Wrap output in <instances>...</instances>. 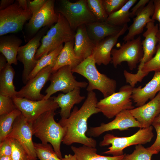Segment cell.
<instances>
[{"label":"cell","instance_id":"cell-1","mask_svg":"<svg viewBox=\"0 0 160 160\" xmlns=\"http://www.w3.org/2000/svg\"><path fill=\"white\" fill-rule=\"evenodd\" d=\"M98 102L95 93L93 91L88 92L86 99L79 109L75 107L68 118L60 119L59 123L64 130L62 141L63 144L69 145L77 143L96 147V141L87 137L86 133L88 119L93 115L100 112L97 107Z\"/></svg>","mask_w":160,"mask_h":160},{"label":"cell","instance_id":"cell-2","mask_svg":"<svg viewBox=\"0 0 160 160\" xmlns=\"http://www.w3.org/2000/svg\"><path fill=\"white\" fill-rule=\"evenodd\" d=\"M55 111L43 114L31 123V127L33 135L39 139L41 143L50 144L58 157L62 159L60 147L64 130L55 120Z\"/></svg>","mask_w":160,"mask_h":160},{"label":"cell","instance_id":"cell-3","mask_svg":"<svg viewBox=\"0 0 160 160\" xmlns=\"http://www.w3.org/2000/svg\"><path fill=\"white\" fill-rule=\"evenodd\" d=\"M94 57L92 54L84 60L72 70L83 76L88 80L87 90L88 92L97 90L104 97L115 92L117 87L116 81L100 73L97 70Z\"/></svg>","mask_w":160,"mask_h":160},{"label":"cell","instance_id":"cell-4","mask_svg":"<svg viewBox=\"0 0 160 160\" xmlns=\"http://www.w3.org/2000/svg\"><path fill=\"white\" fill-rule=\"evenodd\" d=\"M57 22L47 32L41 40L35 58L38 60L59 47L75 39L76 31L71 27L68 22L61 14L58 13Z\"/></svg>","mask_w":160,"mask_h":160},{"label":"cell","instance_id":"cell-5","mask_svg":"<svg viewBox=\"0 0 160 160\" xmlns=\"http://www.w3.org/2000/svg\"><path fill=\"white\" fill-rule=\"evenodd\" d=\"M55 10L63 15L75 31L80 26L97 21L89 10L87 0H79L72 2L68 0L55 1Z\"/></svg>","mask_w":160,"mask_h":160},{"label":"cell","instance_id":"cell-6","mask_svg":"<svg viewBox=\"0 0 160 160\" xmlns=\"http://www.w3.org/2000/svg\"><path fill=\"white\" fill-rule=\"evenodd\" d=\"M153 127L141 128L136 133L127 137H117L110 134H107L100 143V146L111 145L108 150L103 153L113 156L123 155V150L134 145H142L150 142L154 136Z\"/></svg>","mask_w":160,"mask_h":160},{"label":"cell","instance_id":"cell-7","mask_svg":"<svg viewBox=\"0 0 160 160\" xmlns=\"http://www.w3.org/2000/svg\"><path fill=\"white\" fill-rule=\"evenodd\" d=\"M133 88L129 84L122 86L119 92L100 100L97 103V107L108 119L116 116L124 111L134 108L131 97Z\"/></svg>","mask_w":160,"mask_h":160},{"label":"cell","instance_id":"cell-8","mask_svg":"<svg viewBox=\"0 0 160 160\" xmlns=\"http://www.w3.org/2000/svg\"><path fill=\"white\" fill-rule=\"evenodd\" d=\"M32 15L31 10L20 7L17 0L7 8L0 10V36L20 31Z\"/></svg>","mask_w":160,"mask_h":160},{"label":"cell","instance_id":"cell-9","mask_svg":"<svg viewBox=\"0 0 160 160\" xmlns=\"http://www.w3.org/2000/svg\"><path fill=\"white\" fill-rule=\"evenodd\" d=\"M140 36L123 43L118 49H113L111 51L112 63L115 68L122 62H127L129 69L135 68L140 62L143 53Z\"/></svg>","mask_w":160,"mask_h":160},{"label":"cell","instance_id":"cell-10","mask_svg":"<svg viewBox=\"0 0 160 160\" xmlns=\"http://www.w3.org/2000/svg\"><path fill=\"white\" fill-rule=\"evenodd\" d=\"M70 67L67 65L52 73L49 79L50 84L45 90L46 94L43 99H48L52 95L58 91L66 93L77 88L87 87V83L77 81Z\"/></svg>","mask_w":160,"mask_h":160},{"label":"cell","instance_id":"cell-11","mask_svg":"<svg viewBox=\"0 0 160 160\" xmlns=\"http://www.w3.org/2000/svg\"><path fill=\"white\" fill-rule=\"evenodd\" d=\"M48 28H42L26 44L20 47L19 49L17 59L23 65L22 78L25 84L28 81V77L38 62V60L35 58V55L41 45V38L47 33Z\"/></svg>","mask_w":160,"mask_h":160},{"label":"cell","instance_id":"cell-12","mask_svg":"<svg viewBox=\"0 0 160 160\" xmlns=\"http://www.w3.org/2000/svg\"><path fill=\"white\" fill-rule=\"evenodd\" d=\"M17 108L30 123L44 113L55 111L59 107L52 98L47 100L33 101L24 98L15 97L12 98Z\"/></svg>","mask_w":160,"mask_h":160},{"label":"cell","instance_id":"cell-13","mask_svg":"<svg viewBox=\"0 0 160 160\" xmlns=\"http://www.w3.org/2000/svg\"><path fill=\"white\" fill-rule=\"evenodd\" d=\"M33 135L31 124L21 113L15 120L12 131L7 137L17 140L25 148L31 159L36 160Z\"/></svg>","mask_w":160,"mask_h":160},{"label":"cell","instance_id":"cell-14","mask_svg":"<svg viewBox=\"0 0 160 160\" xmlns=\"http://www.w3.org/2000/svg\"><path fill=\"white\" fill-rule=\"evenodd\" d=\"M131 127L143 128L129 110H124L117 115L112 121L106 124L102 123L98 127H90L88 130L87 135L90 137H96L106 132L114 129L122 131Z\"/></svg>","mask_w":160,"mask_h":160},{"label":"cell","instance_id":"cell-15","mask_svg":"<svg viewBox=\"0 0 160 160\" xmlns=\"http://www.w3.org/2000/svg\"><path fill=\"white\" fill-rule=\"evenodd\" d=\"M53 66H48L41 70L34 77L28 80L25 86L17 91L16 97L33 100L43 99L41 93L42 88L49 79Z\"/></svg>","mask_w":160,"mask_h":160},{"label":"cell","instance_id":"cell-16","mask_svg":"<svg viewBox=\"0 0 160 160\" xmlns=\"http://www.w3.org/2000/svg\"><path fill=\"white\" fill-rule=\"evenodd\" d=\"M145 28L146 30L143 34L145 39L142 41L143 56L138 66L137 73H133L132 75L134 80L139 81L143 79L142 68L144 64L151 59L156 53L158 43L156 35L159 29V24H155L154 21L150 22L147 24Z\"/></svg>","mask_w":160,"mask_h":160},{"label":"cell","instance_id":"cell-17","mask_svg":"<svg viewBox=\"0 0 160 160\" xmlns=\"http://www.w3.org/2000/svg\"><path fill=\"white\" fill-rule=\"evenodd\" d=\"M55 0H47L44 5L26 24V29L30 36H34L42 28L49 27L58 20V14L55 10Z\"/></svg>","mask_w":160,"mask_h":160},{"label":"cell","instance_id":"cell-18","mask_svg":"<svg viewBox=\"0 0 160 160\" xmlns=\"http://www.w3.org/2000/svg\"><path fill=\"white\" fill-rule=\"evenodd\" d=\"M128 24L124 25L117 34L109 36L100 41L95 45L92 53L96 64L108 65L111 61V51L119 38L128 30Z\"/></svg>","mask_w":160,"mask_h":160},{"label":"cell","instance_id":"cell-19","mask_svg":"<svg viewBox=\"0 0 160 160\" xmlns=\"http://www.w3.org/2000/svg\"><path fill=\"white\" fill-rule=\"evenodd\" d=\"M129 111L143 128L152 126L155 118L160 113V91L147 103Z\"/></svg>","mask_w":160,"mask_h":160},{"label":"cell","instance_id":"cell-20","mask_svg":"<svg viewBox=\"0 0 160 160\" xmlns=\"http://www.w3.org/2000/svg\"><path fill=\"white\" fill-rule=\"evenodd\" d=\"M159 91L160 70L155 72L152 79L144 87L133 88L132 99L136 106L140 107L145 104L149 99L154 98Z\"/></svg>","mask_w":160,"mask_h":160},{"label":"cell","instance_id":"cell-21","mask_svg":"<svg viewBox=\"0 0 160 160\" xmlns=\"http://www.w3.org/2000/svg\"><path fill=\"white\" fill-rule=\"evenodd\" d=\"M154 11L153 0H150L133 19V23L128 28V33L123 38L124 42L134 39L136 35L142 33L148 23L154 22L151 18Z\"/></svg>","mask_w":160,"mask_h":160},{"label":"cell","instance_id":"cell-22","mask_svg":"<svg viewBox=\"0 0 160 160\" xmlns=\"http://www.w3.org/2000/svg\"><path fill=\"white\" fill-rule=\"evenodd\" d=\"M85 25L89 37L95 45L106 37L117 34L123 27L113 25L106 21H96Z\"/></svg>","mask_w":160,"mask_h":160},{"label":"cell","instance_id":"cell-23","mask_svg":"<svg viewBox=\"0 0 160 160\" xmlns=\"http://www.w3.org/2000/svg\"><path fill=\"white\" fill-rule=\"evenodd\" d=\"M95 46L88 35L85 25L79 27L76 31L74 47L76 55L83 61L92 54Z\"/></svg>","mask_w":160,"mask_h":160},{"label":"cell","instance_id":"cell-24","mask_svg":"<svg viewBox=\"0 0 160 160\" xmlns=\"http://www.w3.org/2000/svg\"><path fill=\"white\" fill-rule=\"evenodd\" d=\"M80 89L77 88L65 94L60 93L57 97H53L60 108L61 119L68 118L74 105L79 104L85 98L84 96L81 95Z\"/></svg>","mask_w":160,"mask_h":160},{"label":"cell","instance_id":"cell-25","mask_svg":"<svg viewBox=\"0 0 160 160\" xmlns=\"http://www.w3.org/2000/svg\"><path fill=\"white\" fill-rule=\"evenodd\" d=\"M22 43L21 39L15 35L0 36V52L6 58L8 63L17 64V56Z\"/></svg>","mask_w":160,"mask_h":160},{"label":"cell","instance_id":"cell-26","mask_svg":"<svg viewBox=\"0 0 160 160\" xmlns=\"http://www.w3.org/2000/svg\"><path fill=\"white\" fill-rule=\"evenodd\" d=\"M74 42L75 39L65 43L52 68V73L67 65L69 66L72 70L82 61L74 52Z\"/></svg>","mask_w":160,"mask_h":160},{"label":"cell","instance_id":"cell-27","mask_svg":"<svg viewBox=\"0 0 160 160\" xmlns=\"http://www.w3.org/2000/svg\"><path fill=\"white\" fill-rule=\"evenodd\" d=\"M15 71L11 65L7 63L0 72V94L13 98L16 97L17 91L13 84Z\"/></svg>","mask_w":160,"mask_h":160},{"label":"cell","instance_id":"cell-28","mask_svg":"<svg viewBox=\"0 0 160 160\" xmlns=\"http://www.w3.org/2000/svg\"><path fill=\"white\" fill-rule=\"evenodd\" d=\"M71 149L77 160H123L124 154L117 156H106L97 153L96 147L83 145L79 147L72 146Z\"/></svg>","mask_w":160,"mask_h":160},{"label":"cell","instance_id":"cell-29","mask_svg":"<svg viewBox=\"0 0 160 160\" xmlns=\"http://www.w3.org/2000/svg\"><path fill=\"white\" fill-rule=\"evenodd\" d=\"M137 0H128L118 11L108 15L106 22L115 26L123 27L130 21V9Z\"/></svg>","mask_w":160,"mask_h":160},{"label":"cell","instance_id":"cell-30","mask_svg":"<svg viewBox=\"0 0 160 160\" xmlns=\"http://www.w3.org/2000/svg\"><path fill=\"white\" fill-rule=\"evenodd\" d=\"M21 114L20 111L17 108L9 113L0 115V142L7 137L15 120Z\"/></svg>","mask_w":160,"mask_h":160},{"label":"cell","instance_id":"cell-31","mask_svg":"<svg viewBox=\"0 0 160 160\" xmlns=\"http://www.w3.org/2000/svg\"><path fill=\"white\" fill-rule=\"evenodd\" d=\"M61 44L56 49L38 60V62L28 77V80L34 77L41 70L45 67L52 65L54 66L56 59L63 47Z\"/></svg>","mask_w":160,"mask_h":160},{"label":"cell","instance_id":"cell-32","mask_svg":"<svg viewBox=\"0 0 160 160\" xmlns=\"http://www.w3.org/2000/svg\"><path fill=\"white\" fill-rule=\"evenodd\" d=\"M34 146L37 157L40 160H62L58 157L50 143H34Z\"/></svg>","mask_w":160,"mask_h":160},{"label":"cell","instance_id":"cell-33","mask_svg":"<svg viewBox=\"0 0 160 160\" xmlns=\"http://www.w3.org/2000/svg\"><path fill=\"white\" fill-rule=\"evenodd\" d=\"M158 153L145 148L142 145H138L132 153L124 154L123 160H151L152 156Z\"/></svg>","mask_w":160,"mask_h":160},{"label":"cell","instance_id":"cell-34","mask_svg":"<svg viewBox=\"0 0 160 160\" xmlns=\"http://www.w3.org/2000/svg\"><path fill=\"white\" fill-rule=\"evenodd\" d=\"M87 2L89 10L97 21H106L108 15L104 8L102 0H87Z\"/></svg>","mask_w":160,"mask_h":160},{"label":"cell","instance_id":"cell-35","mask_svg":"<svg viewBox=\"0 0 160 160\" xmlns=\"http://www.w3.org/2000/svg\"><path fill=\"white\" fill-rule=\"evenodd\" d=\"M160 70V45L157 44L155 55L151 59L145 63L142 69V76L143 78L149 73Z\"/></svg>","mask_w":160,"mask_h":160},{"label":"cell","instance_id":"cell-36","mask_svg":"<svg viewBox=\"0 0 160 160\" xmlns=\"http://www.w3.org/2000/svg\"><path fill=\"white\" fill-rule=\"evenodd\" d=\"M9 138L12 148L11 157L12 160H31L25 148L19 142L14 139Z\"/></svg>","mask_w":160,"mask_h":160},{"label":"cell","instance_id":"cell-37","mask_svg":"<svg viewBox=\"0 0 160 160\" xmlns=\"http://www.w3.org/2000/svg\"><path fill=\"white\" fill-rule=\"evenodd\" d=\"M17 108L12 98L0 94V115L9 113Z\"/></svg>","mask_w":160,"mask_h":160},{"label":"cell","instance_id":"cell-38","mask_svg":"<svg viewBox=\"0 0 160 160\" xmlns=\"http://www.w3.org/2000/svg\"><path fill=\"white\" fill-rule=\"evenodd\" d=\"M128 0H102L104 8L108 15L121 9Z\"/></svg>","mask_w":160,"mask_h":160},{"label":"cell","instance_id":"cell-39","mask_svg":"<svg viewBox=\"0 0 160 160\" xmlns=\"http://www.w3.org/2000/svg\"><path fill=\"white\" fill-rule=\"evenodd\" d=\"M47 1V0H27L28 7L32 13L31 17H34L37 14Z\"/></svg>","mask_w":160,"mask_h":160},{"label":"cell","instance_id":"cell-40","mask_svg":"<svg viewBox=\"0 0 160 160\" xmlns=\"http://www.w3.org/2000/svg\"><path fill=\"white\" fill-rule=\"evenodd\" d=\"M152 125L155 129L157 137L153 143L147 148L150 150L159 153L160 152V122H153Z\"/></svg>","mask_w":160,"mask_h":160},{"label":"cell","instance_id":"cell-41","mask_svg":"<svg viewBox=\"0 0 160 160\" xmlns=\"http://www.w3.org/2000/svg\"><path fill=\"white\" fill-rule=\"evenodd\" d=\"M12 148L9 138L7 137L0 142V156H11Z\"/></svg>","mask_w":160,"mask_h":160},{"label":"cell","instance_id":"cell-42","mask_svg":"<svg viewBox=\"0 0 160 160\" xmlns=\"http://www.w3.org/2000/svg\"><path fill=\"white\" fill-rule=\"evenodd\" d=\"M149 0H140L131 9L130 11V18H133L148 4Z\"/></svg>","mask_w":160,"mask_h":160},{"label":"cell","instance_id":"cell-43","mask_svg":"<svg viewBox=\"0 0 160 160\" xmlns=\"http://www.w3.org/2000/svg\"><path fill=\"white\" fill-rule=\"evenodd\" d=\"M153 2L154 11L151 18L153 20L159 22V27L160 28V0H154Z\"/></svg>","mask_w":160,"mask_h":160},{"label":"cell","instance_id":"cell-44","mask_svg":"<svg viewBox=\"0 0 160 160\" xmlns=\"http://www.w3.org/2000/svg\"><path fill=\"white\" fill-rule=\"evenodd\" d=\"M14 0H1L0 5V10L4 9L14 3Z\"/></svg>","mask_w":160,"mask_h":160},{"label":"cell","instance_id":"cell-45","mask_svg":"<svg viewBox=\"0 0 160 160\" xmlns=\"http://www.w3.org/2000/svg\"><path fill=\"white\" fill-rule=\"evenodd\" d=\"M7 63V62L6 58L1 53L0 55V72L5 68Z\"/></svg>","mask_w":160,"mask_h":160},{"label":"cell","instance_id":"cell-46","mask_svg":"<svg viewBox=\"0 0 160 160\" xmlns=\"http://www.w3.org/2000/svg\"><path fill=\"white\" fill-rule=\"evenodd\" d=\"M19 5L25 10H29L27 0H17Z\"/></svg>","mask_w":160,"mask_h":160},{"label":"cell","instance_id":"cell-47","mask_svg":"<svg viewBox=\"0 0 160 160\" xmlns=\"http://www.w3.org/2000/svg\"><path fill=\"white\" fill-rule=\"evenodd\" d=\"M62 160H77L76 156L73 154H71L65 155L63 158L62 159Z\"/></svg>","mask_w":160,"mask_h":160},{"label":"cell","instance_id":"cell-48","mask_svg":"<svg viewBox=\"0 0 160 160\" xmlns=\"http://www.w3.org/2000/svg\"><path fill=\"white\" fill-rule=\"evenodd\" d=\"M0 160H12L11 156H0Z\"/></svg>","mask_w":160,"mask_h":160},{"label":"cell","instance_id":"cell-49","mask_svg":"<svg viewBox=\"0 0 160 160\" xmlns=\"http://www.w3.org/2000/svg\"><path fill=\"white\" fill-rule=\"evenodd\" d=\"M157 37L158 41V44L160 45V28L159 27V29L157 34Z\"/></svg>","mask_w":160,"mask_h":160},{"label":"cell","instance_id":"cell-50","mask_svg":"<svg viewBox=\"0 0 160 160\" xmlns=\"http://www.w3.org/2000/svg\"><path fill=\"white\" fill-rule=\"evenodd\" d=\"M153 122H160V113L155 118Z\"/></svg>","mask_w":160,"mask_h":160}]
</instances>
